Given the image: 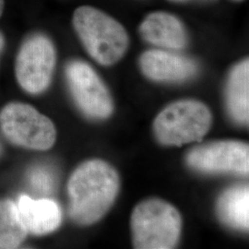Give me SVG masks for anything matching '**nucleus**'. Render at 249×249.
Wrapping results in <instances>:
<instances>
[{"instance_id":"nucleus-1","label":"nucleus","mask_w":249,"mask_h":249,"mask_svg":"<svg viewBox=\"0 0 249 249\" xmlns=\"http://www.w3.org/2000/svg\"><path fill=\"white\" fill-rule=\"evenodd\" d=\"M68 191L72 219L83 225L92 224L114 203L119 191V177L106 161L88 160L72 174Z\"/></svg>"},{"instance_id":"nucleus-2","label":"nucleus","mask_w":249,"mask_h":249,"mask_svg":"<svg viewBox=\"0 0 249 249\" xmlns=\"http://www.w3.org/2000/svg\"><path fill=\"white\" fill-rule=\"evenodd\" d=\"M72 22L84 48L95 61L111 66L122 58L128 36L115 18L100 9L82 6L75 10Z\"/></svg>"},{"instance_id":"nucleus-3","label":"nucleus","mask_w":249,"mask_h":249,"mask_svg":"<svg viewBox=\"0 0 249 249\" xmlns=\"http://www.w3.org/2000/svg\"><path fill=\"white\" fill-rule=\"evenodd\" d=\"M131 228L135 249H174L180 236L181 216L168 202L148 199L134 209Z\"/></svg>"},{"instance_id":"nucleus-4","label":"nucleus","mask_w":249,"mask_h":249,"mask_svg":"<svg viewBox=\"0 0 249 249\" xmlns=\"http://www.w3.org/2000/svg\"><path fill=\"white\" fill-rule=\"evenodd\" d=\"M212 120V114L204 104L183 100L164 108L156 117L153 128L160 143L182 146L199 142L210 130Z\"/></svg>"},{"instance_id":"nucleus-5","label":"nucleus","mask_w":249,"mask_h":249,"mask_svg":"<svg viewBox=\"0 0 249 249\" xmlns=\"http://www.w3.org/2000/svg\"><path fill=\"white\" fill-rule=\"evenodd\" d=\"M0 126L11 142L28 149L45 151L55 142L52 121L29 105L13 103L0 113Z\"/></svg>"},{"instance_id":"nucleus-6","label":"nucleus","mask_w":249,"mask_h":249,"mask_svg":"<svg viewBox=\"0 0 249 249\" xmlns=\"http://www.w3.org/2000/svg\"><path fill=\"white\" fill-rule=\"evenodd\" d=\"M55 50L51 40L41 34L24 41L16 59V77L20 87L30 93L44 91L52 79Z\"/></svg>"},{"instance_id":"nucleus-7","label":"nucleus","mask_w":249,"mask_h":249,"mask_svg":"<svg viewBox=\"0 0 249 249\" xmlns=\"http://www.w3.org/2000/svg\"><path fill=\"white\" fill-rule=\"evenodd\" d=\"M66 76L73 98L85 115L104 119L112 114L113 102L107 86L88 64L70 63Z\"/></svg>"},{"instance_id":"nucleus-8","label":"nucleus","mask_w":249,"mask_h":249,"mask_svg":"<svg viewBox=\"0 0 249 249\" xmlns=\"http://www.w3.org/2000/svg\"><path fill=\"white\" fill-rule=\"evenodd\" d=\"M187 162L191 168L202 173L248 175L249 144L236 141H221L199 145L187 153Z\"/></svg>"},{"instance_id":"nucleus-9","label":"nucleus","mask_w":249,"mask_h":249,"mask_svg":"<svg viewBox=\"0 0 249 249\" xmlns=\"http://www.w3.org/2000/svg\"><path fill=\"white\" fill-rule=\"evenodd\" d=\"M140 64L144 75L155 81H184L194 77L197 71V66L193 60L163 50L146 51Z\"/></svg>"},{"instance_id":"nucleus-10","label":"nucleus","mask_w":249,"mask_h":249,"mask_svg":"<svg viewBox=\"0 0 249 249\" xmlns=\"http://www.w3.org/2000/svg\"><path fill=\"white\" fill-rule=\"evenodd\" d=\"M140 33L148 43L172 50L183 49L187 44L186 30L174 15L156 11L144 18Z\"/></svg>"},{"instance_id":"nucleus-11","label":"nucleus","mask_w":249,"mask_h":249,"mask_svg":"<svg viewBox=\"0 0 249 249\" xmlns=\"http://www.w3.org/2000/svg\"><path fill=\"white\" fill-rule=\"evenodd\" d=\"M17 210L27 231L34 234L42 235L51 232L61 223L60 208L51 199H33L30 196H21Z\"/></svg>"},{"instance_id":"nucleus-12","label":"nucleus","mask_w":249,"mask_h":249,"mask_svg":"<svg viewBox=\"0 0 249 249\" xmlns=\"http://www.w3.org/2000/svg\"><path fill=\"white\" fill-rule=\"evenodd\" d=\"M226 101L232 119L239 124L249 123V62L244 60L231 70L226 89Z\"/></svg>"},{"instance_id":"nucleus-13","label":"nucleus","mask_w":249,"mask_h":249,"mask_svg":"<svg viewBox=\"0 0 249 249\" xmlns=\"http://www.w3.org/2000/svg\"><path fill=\"white\" fill-rule=\"evenodd\" d=\"M217 213L223 223L235 229L249 226V189L247 186L231 187L219 197Z\"/></svg>"},{"instance_id":"nucleus-14","label":"nucleus","mask_w":249,"mask_h":249,"mask_svg":"<svg viewBox=\"0 0 249 249\" xmlns=\"http://www.w3.org/2000/svg\"><path fill=\"white\" fill-rule=\"evenodd\" d=\"M26 234L17 207L9 200H0V249L18 248Z\"/></svg>"},{"instance_id":"nucleus-15","label":"nucleus","mask_w":249,"mask_h":249,"mask_svg":"<svg viewBox=\"0 0 249 249\" xmlns=\"http://www.w3.org/2000/svg\"><path fill=\"white\" fill-rule=\"evenodd\" d=\"M29 180L31 186L36 191L44 194H49L55 186V177L53 171L46 166H36L31 171Z\"/></svg>"},{"instance_id":"nucleus-16","label":"nucleus","mask_w":249,"mask_h":249,"mask_svg":"<svg viewBox=\"0 0 249 249\" xmlns=\"http://www.w3.org/2000/svg\"><path fill=\"white\" fill-rule=\"evenodd\" d=\"M4 45H5V39H4L3 35L0 33V53H1L2 50H3Z\"/></svg>"},{"instance_id":"nucleus-17","label":"nucleus","mask_w":249,"mask_h":249,"mask_svg":"<svg viewBox=\"0 0 249 249\" xmlns=\"http://www.w3.org/2000/svg\"><path fill=\"white\" fill-rule=\"evenodd\" d=\"M4 7H5V2L4 0H0V17L4 11Z\"/></svg>"},{"instance_id":"nucleus-18","label":"nucleus","mask_w":249,"mask_h":249,"mask_svg":"<svg viewBox=\"0 0 249 249\" xmlns=\"http://www.w3.org/2000/svg\"><path fill=\"white\" fill-rule=\"evenodd\" d=\"M171 1H174V2H182V1H186V0H171Z\"/></svg>"},{"instance_id":"nucleus-19","label":"nucleus","mask_w":249,"mask_h":249,"mask_svg":"<svg viewBox=\"0 0 249 249\" xmlns=\"http://www.w3.org/2000/svg\"><path fill=\"white\" fill-rule=\"evenodd\" d=\"M236 1H241V0H236Z\"/></svg>"}]
</instances>
